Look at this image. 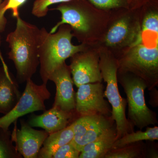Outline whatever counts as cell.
I'll return each mask as SVG.
<instances>
[{"label": "cell", "instance_id": "1", "mask_svg": "<svg viewBox=\"0 0 158 158\" xmlns=\"http://www.w3.org/2000/svg\"><path fill=\"white\" fill-rule=\"evenodd\" d=\"M15 30L8 34L6 40L10 51L9 58L14 62L19 83L31 79L39 65L38 43L40 29L16 17Z\"/></svg>", "mask_w": 158, "mask_h": 158}, {"label": "cell", "instance_id": "2", "mask_svg": "<svg viewBox=\"0 0 158 158\" xmlns=\"http://www.w3.org/2000/svg\"><path fill=\"white\" fill-rule=\"evenodd\" d=\"M53 34L44 28L40 29L38 56L40 77L43 83L47 84L49 77L65 60L75 54L83 52V44L74 45L72 43L74 34L69 27L63 25Z\"/></svg>", "mask_w": 158, "mask_h": 158}, {"label": "cell", "instance_id": "3", "mask_svg": "<svg viewBox=\"0 0 158 158\" xmlns=\"http://www.w3.org/2000/svg\"><path fill=\"white\" fill-rule=\"evenodd\" d=\"M148 33L141 30L137 41L118 63V70L131 73L144 80L151 90L158 84V41L146 43Z\"/></svg>", "mask_w": 158, "mask_h": 158}, {"label": "cell", "instance_id": "4", "mask_svg": "<svg viewBox=\"0 0 158 158\" xmlns=\"http://www.w3.org/2000/svg\"><path fill=\"white\" fill-rule=\"evenodd\" d=\"M99 56L102 77L106 83L104 95L112 106V117L116 122L117 140L128 133L134 132L135 127L126 116L127 101L122 97L118 90L117 77L118 61L107 52L102 51Z\"/></svg>", "mask_w": 158, "mask_h": 158}, {"label": "cell", "instance_id": "5", "mask_svg": "<svg viewBox=\"0 0 158 158\" xmlns=\"http://www.w3.org/2000/svg\"><path fill=\"white\" fill-rule=\"evenodd\" d=\"M117 80L123 88L128 104V120L140 130L157 124V115L147 106L144 90L147 85L144 80L129 72L117 71Z\"/></svg>", "mask_w": 158, "mask_h": 158}, {"label": "cell", "instance_id": "6", "mask_svg": "<svg viewBox=\"0 0 158 158\" xmlns=\"http://www.w3.org/2000/svg\"><path fill=\"white\" fill-rule=\"evenodd\" d=\"M26 83L25 89L17 104L10 112L0 117V128L9 130L20 117L35 111H45L44 102L51 97L47 84L36 85L31 79Z\"/></svg>", "mask_w": 158, "mask_h": 158}, {"label": "cell", "instance_id": "7", "mask_svg": "<svg viewBox=\"0 0 158 158\" xmlns=\"http://www.w3.org/2000/svg\"><path fill=\"white\" fill-rule=\"evenodd\" d=\"M76 94L75 113L80 116L98 115L112 117L109 102L104 99L101 83H89L79 86Z\"/></svg>", "mask_w": 158, "mask_h": 158}, {"label": "cell", "instance_id": "8", "mask_svg": "<svg viewBox=\"0 0 158 158\" xmlns=\"http://www.w3.org/2000/svg\"><path fill=\"white\" fill-rule=\"evenodd\" d=\"M90 5L87 0H72L60 3L52 10L60 11L62 15L61 20L51 29L50 33H55L60 26L64 24L70 26L77 34L88 33L91 26V19L88 15Z\"/></svg>", "mask_w": 158, "mask_h": 158}, {"label": "cell", "instance_id": "9", "mask_svg": "<svg viewBox=\"0 0 158 158\" xmlns=\"http://www.w3.org/2000/svg\"><path fill=\"white\" fill-rule=\"evenodd\" d=\"M80 52L71 58L70 67L73 84L77 87L89 83H101L99 56L92 52Z\"/></svg>", "mask_w": 158, "mask_h": 158}, {"label": "cell", "instance_id": "10", "mask_svg": "<svg viewBox=\"0 0 158 158\" xmlns=\"http://www.w3.org/2000/svg\"><path fill=\"white\" fill-rule=\"evenodd\" d=\"M21 128L16 124L11 132V139L18 152L24 158H37L40 150L49 134L46 131L34 129L28 123L21 120Z\"/></svg>", "mask_w": 158, "mask_h": 158}, {"label": "cell", "instance_id": "11", "mask_svg": "<svg viewBox=\"0 0 158 158\" xmlns=\"http://www.w3.org/2000/svg\"><path fill=\"white\" fill-rule=\"evenodd\" d=\"M71 74L70 67L65 62L52 73L48 80L55 83L56 89L53 107L71 113L75 112L76 94Z\"/></svg>", "mask_w": 158, "mask_h": 158}, {"label": "cell", "instance_id": "12", "mask_svg": "<svg viewBox=\"0 0 158 158\" xmlns=\"http://www.w3.org/2000/svg\"><path fill=\"white\" fill-rule=\"evenodd\" d=\"M141 32L140 23L131 16H125L116 20L108 30L105 41L113 48L130 47L137 41Z\"/></svg>", "mask_w": 158, "mask_h": 158}, {"label": "cell", "instance_id": "13", "mask_svg": "<svg viewBox=\"0 0 158 158\" xmlns=\"http://www.w3.org/2000/svg\"><path fill=\"white\" fill-rule=\"evenodd\" d=\"M75 113V112H65L59 108L52 107L41 115L32 116L28 123L32 127L42 128L50 134L69 125L68 124Z\"/></svg>", "mask_w": 158, "mask_h": 158}, {"label": "cell", "instance_id": "14", "mask_svg": "<svg viewBox=\"0 0 158 158\" xmlns=\"http://www.w3.org/2000/svg\"><path fill=\"white\" fill-rule=\"evenodd\" d=\"M116 125L115 124L93 142L86 144L82 148L79 158H105L113 148L116 140Z\"/></svg>", "mask_w": 158, "mask_h": 158}, {"label": "cell", "instance_id": "15", "mask_svg": "<svg viewBox=\"0 0 158 158\" xmlns=\"http://www.w3.org/2000/svg\"><path fill=\"white\" fill-rule=\"evenodd\" d=\"M21 95L16 82L2 68L0 71V113L5 115L10 112Z\"/></svg>", "mask_w": 158, "mask_h": 158}, {"label": "cell", "instance_id": "16", "mask_svg": "<svg viewBox=\"0 0 158 158\" xmlns=\"http://www.w3.org/2000/svg\"><path fill=\"white\" fill-rule=\"evenodd\" d=\"M74 136L71 123L63 129L50 134L40 150L37 158H52L59 148L72 141Z\"/></svg>", "mask_w": 158, "mask_h": 158}, {"label": "cell", "instance_id": "17", "mask_svg": "<svg viewBox=\"0 0 158 158\" xmlns=\"http://www.w3.org/2000/svg\"><path fill=\"white\" fill-rule=\"evenodd\" d=\"M115 122L112 117L101 115L84 135L78 138H73L72 142L77 149L81 152L85 145L96 140L113 126Z\"/></svg>", "mask_w": 158, "mask_h": 158}, {"label": "cell", "instance_id": "18", "mask_svg": "<svg viewBox=\"0 0 158 158\" xmlns=\"http://www.w3.org/2000/svg\"><path fill=\"white\" fill-rule=\"evenodd\" d=\"M158 140V127H148L145 131L141 130L137 132L128 133L119 139L113 144L112 149L120 148L128 144L144 141H154Z\"/></svg>", "mask_w": 158, "mask_h": 158}, {"label": "cell", "instance_id": "19", "mask_svg": "<svg viewBox=\"0 0 158 158\" xmlns=\"http://www.w3.org/2000/svg\"><path fill=\"white\" fill-rule=\"evenodd\" d=\"M146 147L141 141L110 150L105 158H144L146 156Z\"/></svg>", "mask_w": 158, "mask_h": 158}, {"label": "cell", "instance_id": "20", "mask_svg": "<svg viewBox=\"0 0 158 158\" xmlns=\"http://www.w3.org/2000/svg\"><path fill=\"white\" fill-rule=\"evenodd\" d=\"M11 139V132L0 128V158H22Z\"/></svg>", "mask_w": 158, "mask_h": 158}, {"label": "cell", "instance_id": "21", "mask_svg": "<svg viewBox=\"0 0 158 158\" xmlns=\"http://www.w3.org/2000/svg\"><path fill=\"white\" fill-rule=\"evenodd\" d=\"M101 115H88L80 116L72 123L74 135L73 138L82 137L98 119Z\"/></svg>", "mask_w": 158, "mask_h": 158}, {"label": "cell", "instance_id": "22", "mask_svg": "<svg viewBox=\"0 0 158 158\" xmlns=\"http://www.w3.org/2000/svg\"><path fill=\"white\" fill-rule=\"evenodd\" d=\"M97 9L101 10L129 9L132 8L134 0H87Z\"/></svg>", "mask_w": 158, "mask_h": 158}, {"label": "cell", "instance_id": "23", "mask_svg": "<svg viewBox=\"0 0 158 158\" xmlns=\"http://www.w3.org/2000/svg\"><path fill=\"white\" fill-rule=\"evenodd\" d=\"M70 1L72 0H36L33 4L32 13L36 17H44L48 14L49 6Z\"/></svg>", "mask_w": 158, "mask_h": 158}, {"label": "cell", "instance_id": "24", "mask_svg": "<svg viewBox=\"0 0 158 158\" xmlns=\"http://www.w3.org/2000/svg\"><path fill=\"white\" fill-rule=\"evenodd\" d=\"M80 153L71 141L59 148L52 158H79Z\"/></svg>", "mask_w": 158, "mask_h": 158}, {"label": "cell", "instance_id": "25", "mask_svg": "<svg viewBox=\"0 0 158 158\" xmlns=\"http://www.w3.org/2000/svg\"><path fill=\"white\" fill-rule=\"evenodd\" d=\"M27 0H6V5L3 7L2 12L5 15L6 11L8 10L12 11V15L15 17L19 15V9L21 6L23 5Z\"/></svg>", "mask_w": 158, "mask_h": 158}, {"label": "cell", "instance_id": "26", "mask_svg": "<svg viewBox=\"0 0 158 158\" xmlns=\"http://www.w3.org/2000/svg\"><path fill=\"white\" fill-rule=\"evenodd\" d=\"M6 0H5L2 3V5H0V33L4 31L7 23V20L5 17V15L3 14L2 12L3 7L6 5Z\"/></svg>", "mask_w": 158, "mask_h": 158}, {"label": "cell", "instance_id": "27", "mask_svg": "<svg viewBox=\"0 0 158 158\" xmlns=\"http://www.w3.org/2000/svg\"><path fill=\"white\" fill-rule=\"evenodd\" d=\"M0 59H1V61H2L3 68H4V69H8V67H7V65H6V63H5L4 59H3V57L2 56V54H1V52H0Z\"/></svg>", "mask_w": 158, "mask_h": 158}, {"label": "cell", "instance_id": "28", "mask_svg": "<svg viewBox=\"0 0 158 158\" xmlns=\"http://www.w3.org/2000/svg\"><path fill=\"white\" fill-rule=\"evenodd\" d=\"M2 0H0V5H2Z\"/></svg>", "mask_w": 158, "mask_h": 158}, {"label": "cell", "instance_id": "29", "mask_svg": "<svg viewBox=\"0 0 158 158\" xmlns=\"http://www.w3.org/2000/svg\"><path fill=\"white\" fill-rule=\"evenodd\" d=\"M141 1V0H134V2H138V1Z\"/></svg>", "mask_w": 158, "mask_h": 158}]
</instances>
